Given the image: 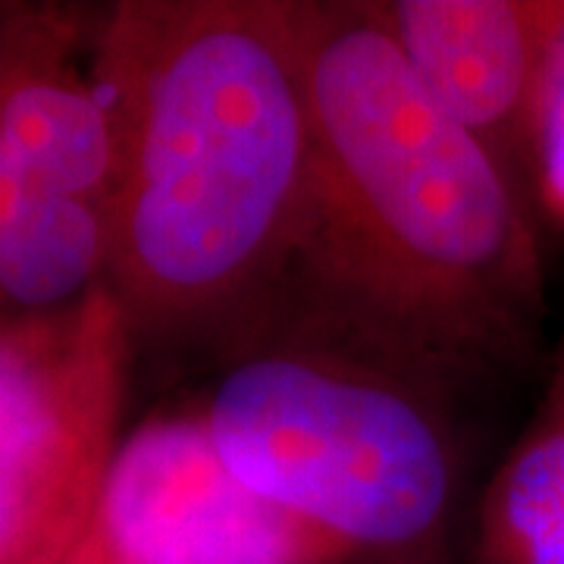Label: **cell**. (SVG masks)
I'll return each instance as SVG.
<instances>
[{"label":"cell","mask_w":564,"mask_h":564,"mask_svg":"<svg viewBox=\"0 0 564 564\" xmlns=\"http://www.w3.org/2000/svg\"><path fill=\"white\" fill-rule=\"evenodd\" d=\"M63 564H351L339 545L242 486L195 404L126 430Z\"/></svg>","instance_id":"cell-5"},{"label":"cell","mask_w":564,"mask_h":564,"mask_svg":"<svg viewBox=\"0 0 564 564\" xmlns=\"http://www.w3.org/2000/svg\"><path fill=\"white\" fill-rule=\"evenodd\" d=\"M101 7L0 0V141L41 195L110 207L117 126L95 69Z\"/></svg>","instance_id":"cell-6"},{"label":"cell","mask_w":564,"mask_h":564,"mask_svg":"<svg viewBox=\"0 0 564 564\" xmlns=\"http://www.w3.org/2000/svg\"><path fill=\"white\" fill-rule=\"evenodd\" d=\"M373 7L423 88L530 198V129L564 0H373Z\"/></svg>","instance_id":"cell-7"},{"label":"cell","mask_w":564,"mask_h":564,"mask_svg":"<svg viewBox=\"0 0 564 564\" xmlns=\"http://www.w3.org/2000/svg\"><path fill=\"white\" fill-rule=\"evenodd\" d=\"M527 192L540 226L564 232V7L549 44L530 129Z\"/></svg>","instance_id":"cell-9"},{"label":"cell","mask_w":564,"mask_h":564,"mask_svg":"<svg viewBox=\"0 0 564 564\" xmlns=\"http://www.w3.org/2000/svg\"><path fill=\"white\" fill-rule=\"evenodd\" d=\"M41 192H35L29 182L22 180L13 158L7 154L3 141H0V258L7 251V242L13 236V229L29 214V207L39 202Z\"/></svg>","instance_id":"cell-10"},{"label":"cell","mask_w":564,"mask_h":564,"mask_svg":"<svg viewBox=\"0 0 564 564\" xmlns=\"http://www.w3.org/2000/svg\"><path fill=\"white\" fill-rule=\"evenodd\" d=\"M117 126L107 289L135 345L220 348L276 299L311 192L295 0L104 3Z\"/></svg>","instance_id":"cell-2"},{"label":"cell","mask_w":564,"mask_h":564,"mask_svg":"<svg viewBox=\"0 0 564 564\" xmlns=\"http://www.w3.org/2000/svg\"><path fill=\"white\" fill-rule=\"evenodd\" d=\"M470 564H564V339L530 421L486 480Z\"/></svg>","instance_id":"cell-8"},{"label":"cell","mask_w":564,"mask_h":564,"mask_svg":"<svg viewBox=\"0 0 564 564\" xmlns=\"http://www.w3.org/2000/svg\"><path fill=\"white\" fill-rule=\"evenodd\" d=\"M132 329L101 285L0 321V564H63L120 448Z\"/></svg>","instance_id":"cell-4"},{"label":"cell","mask_w":564,"mask_h":564,"mask_svg":"<svg viewBox=\"0 0 564 564\" xmlns=\"http://www.w3.org/2000/svg\"><path fill=\"white\" fill-rule=\"evenodd\" d=\"M295 29L311 192L276 299L455 389L530 361L545 273L524 188L423 88L373 0H295Z\"/></svg>","instance_id":"cell-1"},{"label":"cell","mask_w":564,"mask_h":564,"mask_svg":"<svg viewBox=\"0 0 564 564\" xmlns=\"http://www.w3.org/2000/svg\"><path fill=\"white\" fill-rule=\"evenodd\" d=\"M202 402L226 470L351 564H440L464 484L458 389L273 299L232 333Z\"/></svg>","instance_id":"cell-3"}]
</instances>
